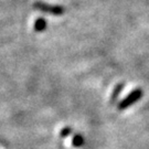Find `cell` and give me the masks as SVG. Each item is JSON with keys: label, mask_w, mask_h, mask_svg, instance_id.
<instances>
[{"label": "cell", "mask_w": 149, "mask_h": 149, "mask_svg": "<svg viewBox=\"0 0 149 149\" xmlns=\"http://www.w3.org/2000/svg\"><path fill=\"white\" fill-rule=\"evenodd\" d=\"M123 88H124V85H123V84H119V85L116 86V88L114 90V92H113V94H112V101L113 102L117 98L118 95H119V93L123 91Z\"/></svg>", "instance_id": "obj_5"}, {"label": "cell", "mask_w": 149, "mask_h": 149, "mask_svg": "<svg viewBox=\"0 0 149 149\" xmlns=\"http://www.w3.org/2000/svg\"><path fill=\"white\" fill-rule=\"evenodd\" d=\"M33 7L38 9V10L45 12V13H51L54 16H61L65 12V9L62 6H53V5H48V3H44L41 1H37L34 2Z\"/></svg>", "instance_id": "obj_2"}, {"label": "cell", "mask_w": 149, "mask_h": 149, "mask_svg": "<svg viewBox=\"0 0 149 149\" xmlns=\"http://www.w3.org/2000/svg\"><path fill=\"white\" fill-rule=\"evenodd\" d=\"M143 91L140 88H137V90H134L129 95H127L122 102H119L118 104V109L119 111H124L128 107H130L132 105H134L136 102H138L141 97H143Z\"/></svg>", "instance_id": "obj_1"}, {"label": "cell", "mask_w": 149, "mask_h": 149, "mask_svg": "<svg viewBox=\"0 0 149 149\" xmlns=\"http://www.w3.org/2000/svg\"><path fill=\"white\" fill-rule=\"evenodd\" d=\"M71 133H72V129L70 127H65L63 128L62 130H61V137H68L69 135H71Z\"/></svg>", "instance_id": "obj_6"}, {"label": "cell", "mask_w": 149, "mask_h": 149, "mask_svg": "<svg viewBox=\"0 0 149 149\" xmlns=\"http://www.w3.org/2000/svg\"><path fill=\"white\" fill-rule=\"evenodd\" d=\"M47 29V21L43 19V18H39L34 22V30L37 32L44 31Z\"/></svg>", "instance_id": "obj_3"}, {"label": "cell", "mask_w": 149, "mask_h": 149, "mask_svg": "<svg viewBox=\"0 0 149 149\" xmlns=\"http://www.w3.org/2000/svg\"><path fill=\"white\" fill-rule=\"evenodd\" d=\"M72 144L75 147H82L84 145V138H83V136L75 135L74 137H73V140H72Z\"/></svg>", "instance_id": "obj_4"}]
</instances>
